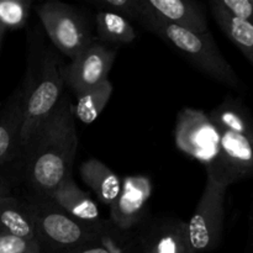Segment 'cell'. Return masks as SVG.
I'll use <instances>...</instances> for the list:
<instances>
[{
	"instance_id": "6da1fadb",
	"label": "cell",
	"mask_w": 253,
	"mask_h": 253,
	"mask_svg": "<svg viewBox=\"0 0 253 253\" xmlns=\"http://www.w3.org/2000/svg\"><path fill=\"white\" fill-rule=\"evenodd\" d=\"M78 150V135L73 105L68 94L46 119L22 153L24 179L35 197L46 198L72 175Z\"/></svg>"
},
{
	"instance_id": "7a4b0ae2",
	"label": "cell",
	"mask_w": 253,
	"mask_h": 253,
	"mask_svg": "<svg viewBox=\"0 0 253 253\" xmlns=\"http://www.w3.org/2000/svg\"><path fill=\"white\" fill-rule=\"evenodd\" d=\"M63 67L57 49L30 47L29 66L22 81V153L58 104L64 89Z\"/></svg>"
},
{
	"instance_id": "3957f363",
	"label": "cell",
	"mask_w": 253,
	"mask_h": 253,
	"mask_svg": "<svg viewBox=\"0 0 253 253\" xmlns=\"http://www.w3.org/2000/svg\"><path fill=\"white\" fill-rule=\"evenodd\" d=\"M138 24L172 46L195 69L212 81L230 88H240V78L221 53L210 31L205 34H194L146 14H142Z\"/></svg>"
},
{
	"instance_id": "277c9868",
	"label": "cell",
	"mask_w": 253,
	"mask_h": 253,
	"mask_svg": "<svg viewBox=\"0 0 253 253\" xmlns=\"http://www.w3.org/2000/svg\"><path fill=\"white\" fill-rule=\"evenodd\" d=\"M26 204L41 253H67L93 241L104 221L99 224L79 221L46 198L32 197Z\"/></svg>"
},
{
	"instance_id": "5b68a950",
	"label": "cell",
	"mask_w": 253,
	"mask_h": 253,
	"mask_svg": "<svg viewBox=\"0 0 253 253\" xmlns=\"http://www.w3.org/2000/svg\"><path fill=\"white\" fill-rule=\"evenodd\" d=\"M35 11L54 48L71 61L94 40L89 19L74 5L46 1L37 5Z\"/></svg>"
},
{
	"instance_id": "8992f818",
	"label": "cell",
	"mask_w": 253,
	"mask_h": 253,
	"mask_svg": "<svg viewBox=\"0 0 253 253\" xmlns=\"http://www.w3.org/2000/svg\"><path fill=\"white\" fill-rule=\"evenodd\" d=\"M227 188L207 174L202 197L189 222H187L190 245L195 253L211 252L221 244Z\"/></svg>"
},
{
	"instance_id": "52a82bcc",
	"label": "cell",
	"mask_w": 253,
	"mask_h": 253,
	"mask_svg": "<svg viewBox=\"0 0 253 253\" xmlns=\"http://www.w3.org/2000/svg\"><path fill=\"white\" fill-rule=\"evenodd\" d=\"M174 141L183 153L208 167L219 152L220 131L205 111L184 108L178 114Z\"/></svg>"
},
{
	"instance_id": "ba28073f",
	"label": "cell",
	"mask_w": 253,
	"mask_h": 253,
	"mask_svg": "<svg viewBox=\"0 0 253 253\" xmlns=\"http://www.w3.org/2000/svg\"><path fill=\"white\" fill-rule=\"evenodd\" d=\"M207 174L230 187L253 177V138L230 131H220V147Z\"/></svg>"
},
{
	"instance_id": "9c48e42d",
	"label": "cell",
	"mask_w": 253,
	"mask_h": 253,
	"mask_svg": "<svg viewBox=\"0 0 253 253\" xmlns=\"http://www.w3.org/2000/svg\"><path fill=\"white\" fill-rule=\"evenodd\" d=\"M115 58V49L94 39L78 56L63 67L64 84L76 95L94 88L108 79Z\"/></svg>"
},
{
	"instance_id": "30bf717a",
	"label": "cell",
	"mask_w": 253,
	"mask_h": 253,
	"mask_svg": "<svg viewBox=\"0 0 253 253\" xmlns=\"http://www.w3.org/2000/svg\"><path fill=\"white\" fill-rule=\"evenodd\" d=\"M153 185L147 175H127L121 180V190L110 205L109 221L124 231H132L143 220Z\"/></svg>"
},
{
	"instance_id": "8fae6325",
	"label": "cell",
	"mask_w": 253,
	"mask_h": 253,
	"mask_svg": "<svg viewBox=\"0 0 253 253\" xmlns=\"http://www.w3.org/2000/svg\"><path fill=\"white\" fill-rule=\"evenodd\" d=\"M142 14L194 34L209 31L207 10L195 0H141Z\"/></svg>"
},
{
	"instance_id": "7c38bea8",
	"label": "cell",
	"mask_w": 253,
	"mask_h": 253,
	"mask_svg": "<svg viewBox=\"0 0 253 253\" xmlns=\"http://www.w3.org/2000/svg\"><path fill=\"white\" fill-rule=\"evenodd\" d=\"M138 253H195L190 245L187 222L167 217L138 235Z\"/></svg>"
},
{
	"instance_id": "4fadbf2b",
	"label": "cell",
	"mask_w": 253,
	"mask_h": 253,
	"mask_svg": "<svg viewBox=\"0 0 253 253\" xmlns=\"http://www.w3.org/2000/svg\"><path fill=\"white\" fill-rule=\"evenodd\" d=\"M22 101L24 86L20 84L0 104V166L22 157Z\"/></svg>"
},
{
	"instance_id": "5bb4252c",
	"label": "cell",
	"mask_w": 253,
	"mask_h": 253,
	"mask_svg": "<svg viewBox=\"0 0 253 253\" xmlns=\"http://www.w3.org/2000/svg\"><path fill=\"white\" fill-rule=\"evenodd\" d=\"M62 211L85 224H99L103 221L98 205L89 193L77 185L69 175L46 197Z\"/></svg>"
},
{
	"instance_id": "9a60e30c",
	"label": "cell",
	"mask_w": 253,
	"mask_h": 253,
	"mask_svg": "<svg viewBox=\"0 0 253 253\" xmlns=\"http://www.w3.org/2000/svg\"><path fill=\"white\" fill-rule=\"evenodd\" d=\"M67 253H138V234L124 231L104 220L96 239Z\"/></svg>"
},
{
	"instance_id": "2e32d148",
	"label": "cell",
	"mask_w": 253,
	"mask_h": 253,
	"mask_svg": "<svg viewBox=\"0 0 253 253\" xmlns=\"http://www.w3.org/2000/svg\"><path fill=\"white\" fill-rule=\"evenodd\" d=\"M79 173L83 182L104 205L110 207L120 194V177L96 158H90L82 163Z\"/></svg>"
},
{
	"instance_id": "e0dca14e",
	"label": "cell",
	"mask_w": 253,
	"mask_h": 253,
	"mask_svg": "<svg viewBox=\"0 0 253 253\" xmlns=\"http://www.w3.org/2000/svg\"><path fill=\"white\" fill-rule=\"evenodd\" d=\"M208 115L219 131H230L253 138V115L241 99L227 96Z\"/></svg>"
},
{
	"instance_id": "ac0fdd59",
	"label": "cell",
	"mask_w": 253,
	"mask_h": 253,
	"mask_svg": "<svg viewBox=\"0 0 253 253\" xmlns=\"http://www.w3.org/2000/svg\"><path fill=\"white\" fill-rule=\"evenodd\" d=\"M210 11L217 26L242 52L253 67V26L227 11L219 0H210Z\"/></svg>"
},
{
	"instance_id": "d6986e66",
	"label": "cell",
	"mask_w": 253,
	"mask_h": 253,
	"mask_svg": "<svg viewBox=\"0 0 253 253\" xmlns=\"http://www.w3.org/2000/svg\"><path fill=\"white\" fill-rule=\"evenodd\" d=\"M0 234L12 235L25 240H36L31 212L26 202L14 195L0 199Z\"/></svg>"
},
{
	"instance_id": "ffe728a7",
	"label": "cell",
	"mask_w": 253,
	"mask_h": 253,
	"mask_svg": "<svg viewBox=\"0 0 253 253\" xmlns=\"http://www.w3.org/2000/svg\"><path fill=\"white\" fill-rule=\"evenodd\" d=\"M96 34L103 43L127 44L137 37L135 27L125 17L109 11H98L95 16Z\"/></svg>"
},
{
	"instance_id": "44dd1931",
	"label": "cell",
	"mask_w": 253,
	"mask_h": 253,
	"mask_svg": "<svg viewBox=\"0 0 253 253\" xmlns=\"http://www.w3.org/2000/svg\"><path fill=\"white\" fill-rule=\"evenodd\" d=\"M113 90V84L106 79L94 88L77 95V105L73 106L74 118L83 124L94 123L108 105Z\"/></svg>"
},
{
	"instance_id": "7402d4cb",
	"label": "cell",
	"mask_w": 253,
	"mask_h": 253,
	"mask_svg": "<svg viewBox=\"0 0 253 253\" xmlns=\"http://www.w3.org/2000/svg\"><path fill=\"white\" fill-rule=\"evenodd\" d=\"M31 0H0V25L5 30H19L26 25Z\"/></svg>"
},
{
	"instance_id": "603a6c76",
	"label": "cell",
	"mask_w": 253,
	"mask_h": 253,
	"mask_svg": "<svg viewBox=\"0 0 253 253\" xmlns=\"http://www.w3.org/2000/svg\"><path fill=\"white\" fill-rule=\"evenodd\" d=\"M98 11H109L125 17L128 21L140 22L142 17L141 0H96L90 1Z\"/></svg>"
},
{
	"instance_id": "cb8c5ba5",
	"label": "cell",
	"mask_w": 253,
	"mask_h": 253,
	"mask_svg": "<svg viewBox=\"0 0 253 253\" xmlns=\"http://www.w3.org/2000/svg\"><path fill=\"white\" fill-rule=\"evenodd\" d=\"M0 253H41L36 240H25L7 234H0Z\"/></svg>"
},
{
	"instance_id": "d4e9b609",
	"label": "cell",
	"mask_w": 253,
	"mask_h": 253,
	"mask_svg": "<svg viewBox=\"0 0 253 253\" xmlns=\"http://www.w3.org/2000/svg\"><path fill=\"white\" fill-rule=\"evenodd\" d=\"M220 4L234 16L253 26V0H219Z\"/></svg>"
},
{
	"instance_id": "484cf974",
	"label": "cell",
	"mask_w": 253,
	"mask_h": 253,
	"mask_svg": "<svg viewBox=\"0 0 253 253\" xmlns=\"http://www.w3.org/2000/svg\"><path fill=\"white\" fill-rule=\"evenodd\" d=\"M7 195H11V184L10 180L0 172V199Z\"/></svg>"
},
{
	"instance_id": "4316f807",
	"label": "cell",
	"mask_w": 253,
	"mask_h": 253,
	"mask_svg": "<svg viewBox=\"0 0 253 253\" xmlns=\"http://www.w3.org/2000/svg\"><path fill=\"white\" fill-rule=\"evenodd\" d=\"M5 32H6V30L4 29V27L0 25V47H1V42H2V39H4V35Z\"/></svg>"
},
{
	"instance_id": "83f0119b",
	"label": "cell",
	"mask_w": 253,
	"mask_h": 253,
	"mask_svg": "<svg viewBox=\"0 0 253 253\" xmlns=\"http://www.w3.org/2000/svg\"><path fill=\"white\" fill-rule=\"evenodd\" d=\"M251 232H252V237H253V211H252V219H251Z\"/></svg>"
}]
</instances>
